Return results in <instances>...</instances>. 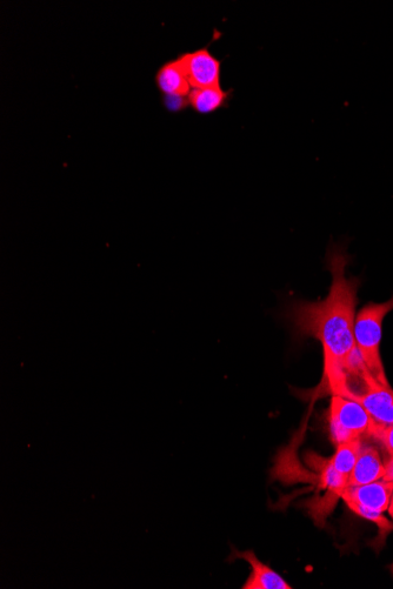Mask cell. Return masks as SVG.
<instances>
[{"instance_id":"cell-1","label":"cell","mask_w":393,"mask_h":589,"mask_svg":"<svg viewBox=\"0 0 393 589\" xmlns=\"http://www.w3.org/2000/svg\"><path fill=\"white\" fill-rule=\"evenodd\" d=\"M350 263L345 247L331 244L326 254V267L332 276L328 296L318 301H297L288 314L299 337L315 338L321 343L323 384L332 396L358 354L355 321L361 280L346 274Z\"/></svg>"},{"instance_id":"cell-2","label":"cell","mask_w":393,"mask_h":589,"mask_svg":"<svg viewBox=\"0 0 393 589\" xmlns=\"http://www.w3.org/2000/svg\"><path fill=\"white\" fill-rule=\"evenodd\" d=\"M393 311V297L385 303H370L357 313L355 321L356 347L378 384L391 387L381 357L384 319Z\"/></svg>"},{"instance_id":"cell-3","label":"cell","mask_w":393,"mask_h":589,"mask_svg":"<svg viewBox=\"0 0 393 589\" xmlns=\"http://www.w3.org/2000/svg\"><path fill=\"white\" fill-rule=\"evenodd\" d=\"M392 492L393 484L381 479L371 484L346 487L342 499L353 513L376 524L378 538L385 541L393 530V524L384 517L390 505Z\"/></svg>"},{"instance_id":"cell-4","label":"cell","mask_w":393,"mask_h":589,"mask_svg":"<svg viewBox=\"0 0 393 589\" xmlns=\"http://www.w3.org/2000/svg\"><path fill=\"white\" fill-rule=\"evenodd\" d=\"M376 421L356 400L332 396L328 413L330 439L336 446L369 437Z\"/></svg>"},{"instance_id":"cell-5","label":"cell","mask_w":393,"mask_h":589,"mask_svg":"<svg viewBox=\"0 0 393 589\" xmlns=\"http://www.w3.org/2000/svg\"><path fill=\"white\" fill-rule=\"evenodd\" d=\"M155 83L163 96L166 110L181 112L188 109L191 85L184 70L181 58L169 60L156 72Z\"/></svg>"},{"instance_id":"cell-6","label":"cell","mask_w":393,"mask_h":589,"mask_svg":"<svg viewBox=\"0 0 393 589\" xmlns=\"http://www.w3.org/2000/svg\"><path fill=\"white\" fill-rule=\"evenodd\" d=\"M192 89L222 86V62L212 55L209 46L178 56Z\"/></svg>"},{"instance_id":"cell-7","label":"cell","mask_w":393,"mask_h":589,"mask_svg":"<svg viewBox=\"0 0 393 589\" xmlns=\"http://www.w3.org/2000/svg\"><path fill=\"white\" fill-rule=\"evenodd\" d=\"M242 559L250 565L251 574L243 589H291L289 582H286L281 574L273 571L268 565L263 564L253 551L239 552L232 548L230 559Z\"/></svg>"},{"instance_id":"cell-8","label":"cell","mask_w":393,"mask_h":589,"mask_svg":"<svg viewBox=\"0 0 393 589\" xmlns=\"http://www.w3.org/2000/svg\"><path fill=\"white\" fill-rule=\"evenodd\" d=\"M383 474L384 459L382 453L375 445L368 443V438H365L356 465L350 474L349 486L375 483V481L383 478Z\"/></svg>"},{"instance_id":"cell-9","label":"cell","mask_w":393,"mask_h":589,"mask_svg":"<svg viewBox=\"0 0 393 589\" xmlns=\"http://www.w3.org/2000/svg\"><path fill=\"white\" fill-rule=\"evenodd\" d=\"M233 90L225 91L222 86L192 89L188 105L201 116H209L229 106Z\"/></svg>"},{"instance_id":"cell-10","label":"cell","mask_w":393,"mask_h":589,"mask_svg":"<svg viewBox=\"0 0 393 589\" xmlns=\"http://www.w3.org/2000/svg\"><path fill=\"white\" fill-rule=\"evenodd\" d=\"M370 413L373 420L384 426H393V390L377 385L358 401Z\"/></svg>"},{"instance_id":"cell-11","label":"cell","mask_w":393,"mask_h":589,"mask_svg":"<svg viewBox=\"0 0 393 589\" xmlns=\"http://www.w3.org/2000/svg\"><path fill=\"white\" fill-rule=\"evenodd\" d=\"M363 440L351 441V443L336 446V452L328 459L333 470L350 478L353 467L356 465L359 452H361Z\"/></svg>"},{"instance_id":"cell-12","label":"cell","mask_w":393,"mask_h":589,"mask_svg":"<svg viewBox=\"0 0 393 589\" xmlns=\"http://www.w3.org/2000/svg\"><path fill=\"white\" fill-rule=\"evenodd\" d=\"M388 457L384 459V474L383 480L393 484V453L386 452Z\"/></svg>"},{"instance_id":"cell-13","label":"cell","mask_w":393,"mask_h":589,"mask_svg":"<svg viewBox=\"0 0 393 589\" xmlns=\"http://www.w3.org/2000/svg\"><path fill=\"white\" fill-rule=\"evenodd\" d=\"M388 512H389L390 517H391V519L393 521V492H392V497H391V500H390V505H389V508H388ZM391 570H392V574H393V565L391 566Z\"/></svg>"}]
</instances>
